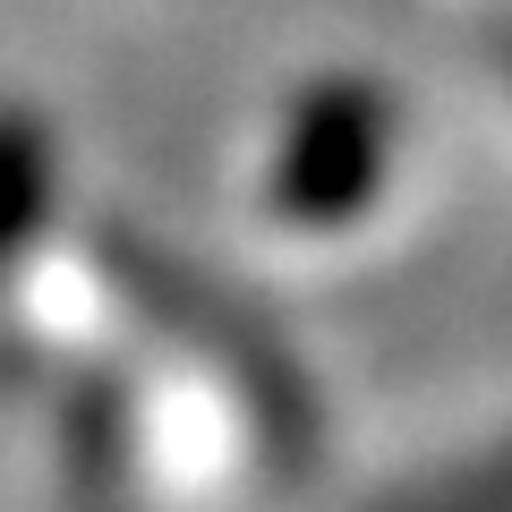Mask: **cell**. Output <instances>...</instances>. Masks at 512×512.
Here are the masks:
<instances>
[{"mask_svg":"<svg viewBox=\"0 0 512 512\" xmlns=\"http://www.w3.org/2000/svg\"><path fill=\"white\" fill-rule=\"evenodd\" d=\"M60 393V478L94 512H188L239 487L274 436V393L248 333L154 274L146 308Z\"/></svg>","mask_w":512,"mask_h":512,"instance_id":"cell-1","label":"cell"},{"mask_svg":"<svg viewBox=\"0 0 512 512\" xmlns=\"http://www.w3.org/2000/svg\"><path fill=\"white\" fill-rule=\"evenodd\" d=\"M402 163V103L384 77H308L282 103L265 171H256V205L282 239H342L393 188Z\"/></svg>","mask_w":512,"mask_h":512,"instance_id":"cell-2","label":"cell"},{"mask_svg":"<svg viewBox=\"0 0 512 512\" xmlns=\"http://www.w3.org/2000/svg\"><path fill=\"white\" fill-rule=\"evenodd\" d=\"M69 231H77V197L52 111H35L26 94H0V333Z\"/></svg>","mask_w":512,"mask_h":512,"instance_id":"cell-3","label":"cell"}]
</instances>
